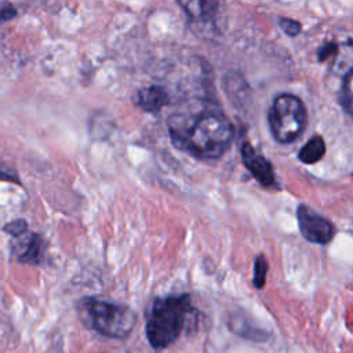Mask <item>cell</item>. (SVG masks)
<instances>
[{"label": "cell", "mask_w": 353, "mask_h": 353, "mask_svg": "<svg viewBox=\"0 0 353 353\" xmlns=\"http://www.w3.org/2000/svg\"><path fill=\"white\" fill-rule=\"evenodd\" d=\"M241 160L245 168L262 186H270L274 183V172L272 164L262 154L256 153V150L248 142L241 145Z\"/></svg>", "instance_id": "6"}, {"label": "cell", "mask_w": 353, "mask_h": 353, "mask_svg": "<svg viewBox=\"0 0 353 353\" xmlns=\"http://www.w3.org/2000/svg\"><path fill=\"white\" fill-rule=\"evenodd\" d=\"M269 127L280 143L295 141L306 127L307 113L303 102L292 94H280L269 109Z\"/></svg>", "instance_id": "3"}, {"label": "cell", "mask_w": 353, "mask_h": 353, "mask_svg": "<svg viewBox=\"0 0 353 353\" xmlns=\"http://www.w3.org/2000/svg\"><path fill=\"white\" fill-rule=\"evenodd\" d=\"M268 268H269L268 259L265 258V255H262V254L256 255V258L254 261V279H252V283L256 288H262L265 285Z\"/></svg>", "instance_id": "13"}, {"label": "cell", "mask_w": 353, "mask_h": 353, "mask_svg": "<svg viewBox=\"0 0 353 353\" xmlns=\"http://www.w3.org/2000/svg\"><path fill=\"white\" fill-rule=\"evenodd\" d=\"M135 103L145 112L157 113L170 103V95L161 85H149L137 91Z\"/></svg>", "instance_id": "8"}, {"label": "cell", "mask_w": 353, "mask_h": 353, "mask_svg": "<svg viewBox=\"0 0 353 353\" xmlns=\"http://www.w3.org/2000/svg\"><path fill=\"white\" fill-rule=\"evenodd\" d=\"M17 259L21 263L28 265H40L44 259L47 250L46 240L39 233L26 232L23 236L18 237Z\"/></svg>", "instance_id": "7"}, {"label": "cell", "mask_w": 353, "mask_h": 353, "mask_svg": "<svg viewBox=\"0 0 353 353\" xmlns=\"http://www.w3.org/2000/svg\"><path fill=\"white\" fill-rule=\"evenodd\" d=\"M325 153V143L320 135H313L298 152V157L305 164L317 163Z\"/></svg>", "instance_id": "10"}, {"label": "cell", "mask_w": 353, "mask_h": 353, "mask_svg": "<svg viewBox=\"0 0 353 353\" xmlns=\"http://www.w3.org/2000/svg\"><path fill=\"white\" fill-rule=\"evenodd\" d=\"M175 148L197 159H218L230 146L233 125L226 114L211 102L197 110L178 112L167 121Z\"/></svg>", "instance_id": "1"}, {"label": "cell", "mask_w": 353, "mask_h": 353, "mask_svg": "<svg viewBox=\"0 0 353 353\" xmlns=\"http://www.w3.org/2000/svg\"><path fill=\"white\" fill-rule=\"evenodd\" d=\"M298 225L302 236L316 244H327L334 237V226L310 207L301 204L296 208Z\"/></svg>", "instance_id": "5"}, {"label": "cell", "mask_w": 353, "mask_h": 353, "mask_svg": "<svg viewBox=\"0 0 353 353\" xmlns=\"http://www.w3.org/2000/svg\"><path fill=\"white\" fill-rule=\"evenodd\" d=\"M83 307L91 327L105 336L124 338L135 325V313L124 305L90 298L83 301Z\"/></svg>", "instance_id": "4"}, {"label": "cell", "mask_w": 353, "mask_h": 353, "mask_svg": "<svg viewBox=\"0 0 353 353\" xmlns=\"http://www.w3.org/2000/svg\"><path fill=\"white\" fill-rule=\"evenodd\" d=\"M3 230H4L6 233H8L10 236L18 239V237L23 236V234L28 232V223H26L23 219H15V221L7 223V225L3 228Z\"/></svg>", "instance_id": "14"}, {"label": "cell", "mask_w": 353, "mask_h": 353, "mask_svg": "<svg viewBox=\"0 0 353 353\" xmlns=\"http://www.w3.org/2000/svg\"><path fill=\"white\" fill-rule=\"evenodd\" d=\"M280 28L287 33L288 36H296L301 32V25L299 22L290 19V18H281L280 19Z\"/></svg>", "instance_id": "15"}, {"label": "cell", "mask_w": 353, "mask_h": 353, "mask_svg": "<svg viewBox=\"0 0 353 353\" xmlns=\"http://www.w3.org/2000/svg\"><path fill=\"white\" fill-rule=\"evenodd\" d=\"M341 103L345 110L353 117V72L343 77L342 91H341Z\"/></svg>", "instance_id": "12"}, {"label": "cell", "mask_w": 353, "mask_h": 353, "mask_svg": "<svg viewBox=\"0 0 353 353\" xmlns=\"http://www.w3.org/2000/svg\"><path fill=\"white\" fill-rule=\"evenodd\" d=\"M336 50V44L335 43H328L324 47H321L319 50V61H325L328 58H331L335 54Z\"/></svg>", "instance_id": "17"}, {"label": "cell", "mask_w": 353, "mask_h": 353, "mask_svg": "<svg viewBox=\"0 0 353 353\" xmlns=\"http://www.w3.org/2000/svg\"><path fill=\"white\" fill-rule=\"evenodd\" d=\"M17 17V10L14 6L6 3V4H0V23L10 21L12 18Z\"/></svg>", "instance_id": "16"}, {"label": "cell", "mask_w": 353, "mask_h": 353, "mask_svg": "<svg viewBox=\"0 0 353 353\" xmlns=\"http://www.w3.org/2000/svg\"><path fill=\"white\" fill-rule=\"evenodd\" d=\"M332 58V72L342 77L347 76L350 72H353V43H343L336 46Z\"/></svg>", "instance_id": "9"}, {"label": "cell", "mask_w": 353, "mask_h": 353, "mask_svg": "<svg viewBox=\"0 0 353 353\" xmlns=\"http://www.w3.org/2000/svg\"><path fill=\"white\" fill-rule=\"evenodd\" d=\"M178 4L190 19H211L218 7V3L214 1H179Z\"/></svg>", "instance_id": "11"}, {"label": "cell", "mask_w": 353, "mask_h": 353, "mask_svg": "<svg viewBox=\"0 0 353 353\" xmlns=\"http://www.w3.org/2000/svg\"><path fill=\"white\" fill-rule=\"evenodd\" d=\"M193 313L194 307L189 294L154 299L146 321V335L150 345L154 349H164L171 345L181 335Z\"/></svg>", "instance_id": "2"}, {"label": "cell", "mask_w": 353, "mask_h": 353, "mask_svg": "<svg viewBox=\"0 0 353 353\" xmlns=\"http://www.w3.org/2000/svg\"><path fill=\"white\" fill-rule=\"evenodd\" d=\"M0 181H11V182H18V178H15L14 175H10L8 172H6L4 170L0 168Z\"/></svg>", "instance_id": "18"}]
</instances>
